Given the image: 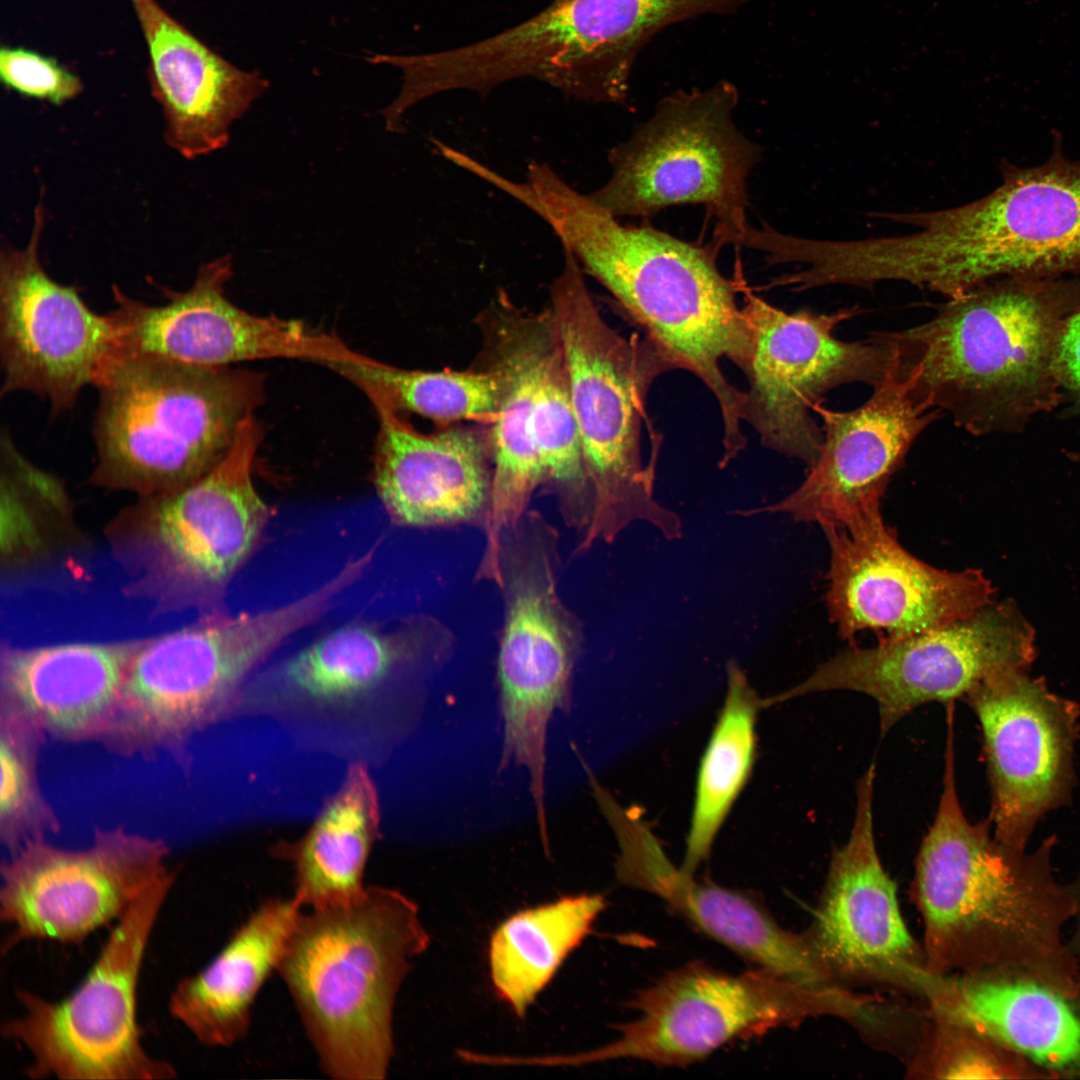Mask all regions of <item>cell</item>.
<instances>
[{
  "label": "cell",
  "mask_w": 1080,
  "mask_h": 1080,
  "mask_svg": "<svg viewBox=\"0 0 1080 1080\" xmlns=\"http://www.w3.org/2000/svg\"><path fill=\"white\" fill-rule=\"evenodd\" d=\"M97 486L139 496L196 481L228 452L264 394L263 376L110 349L98 362Z\"/></svg>",
  "instance_id": "5b68a950"
},
{
  "label": "cell",
  "mask_w": 1080,
  "mask_h": 1080,
  "mask_svg": "<svg viewBox=\"0 0 1080 1080\" xmlns=\"http://www.w3.org/2000/svg\"><path fill=\"white\" fill-rule=\"evenodd\" d=\"M528 207L673 367L706 385L721 412L723 441L741 443L746 393L727 379L721 363L730 360L746 374L754 341L736 287L718 270L712 250L650 226H623L554 171L534 181Z\"/></svg>",
  "instance_id": "7a4b0ae2"
},
{
  "label": "cell",
  "mask_w": 1080,
  "mask_h": 1080,
  "mask_svg": "<svg viewBox=\"0 0 1080 1080\" xmlns=\"http://www.w3.org/2000/svg\"><path fill=\"white\" fill-rule=\"evenodd\" d=\"M606 907L600 894H577L519 910L492 932L488 963L493 989L523 1019Z\"/></svg>",
  "instance_id": "4dcf8cb0"
},
{
  "label": "cell",
  "mask_w": 1080,
  "mask_h": 1080,
  "mask_svg": "<svg viewBox=\"0 0 1080 1080\" xmlns=\"http://www.w3.org/2000/svg\"><path fill=\"white\" fill-rule=\"evenodd\" d=\"M724 706L703 754L686 852L681 869L693 875L709 854L714 839L753 767L758 709L764 704L735 662L727 667Z\"/></svg>",
  "instance_id": "1f68e13d"
},
{
  "label": "cell",
  "mask_w": 1080,
  "mask_h": 1080,
  "mask_svg": "<svg viewBox=\"0 0 1080 1080\" xmlns=\"http://www.w3.org/2000/svg\"><path fill=\"white\" fill-rule=\"evenodd\" d=\"M907 1074L914 1079L1021 1077L1016 1053L945 1012L927 1007Z\"/></svg>",
  "instance_id": "d590c367"
},
{
  "label": "cell",
  "mask_w": 1080,
  "mask_h": 1080,
  "mask_svg": "<svg viewBox=\"0 0 1080 1080\" xmlns=\"http://www.w3.org/2000/svg\"><path fill=\"white\" fill-rule=\"evenodd\" d=\"M419 629L386 632L367 623H350L313 641L282 668L295 692L321 702L349 700L381 684L409 659L423 638Z\"/></svg>",
  "instance_id": "d6a6232c"
},
{
  "label": "cell",
  "mask_w": 1080,
  "mask_h": 1080,
  "mask_svg": "<svg viewBox=\"0 0 1080 1080\" xmlns=\"http://www.w3.org/2000/svg\"><path fill=\"white\" fill-rule=\"evenodd\" d=\"M483 366L500 379L496 416L488 435L492 482L482 565L500 564L502 542L521 521L537 487L545 483L534 437V402L539 365L554 332L549 308H520L501 293L478 318Z\"/></svg>",
  "instance_id": "603a6c76"
},
{
  "label": "cell",
  "mask_w": 1080,
  "mask_h": 1080,
  "mask_svg": "<svg viewBox=\"0 0 1080 1080\" xmlns=\"http://www.w3.org/2000/svg\"><path fill=\"white\" fill-rule=\"evenodd\" d=\"M550 287V306L569 376L593 508L579 551L612 542L635 521L666 539L682 536L679 516L654 499V465H644L646 398L654 380L673 369L647 337L625 338L602 318L567 249Z\"/></svg>",
  "instance_id": "8992f818"
},
{
  "label": "cell",
  "mask_w": 1080,
  "mask_h": 1080,
  "mask_svg": "<svg viewBox=\"0 0 1080 1080\" xmlns=\"http://www.w3.org/2000/svg\"><path fill=\"white\" fill-rule=\"evenodd\" d=\"M261 439L250 415L210 471L173 492L141 497L113 522V542L156 595L213 600L248 559L269 515L253 482Z\"/></svg>",
  "instance_id": "7c38bea8"
},
{
  "label": "cell",
  "mask_w": 1080,
  "mask_h": 1080,
  "mask_svg": "<svg viewBox=\"0 0 1080 1080\" xmlns=\"http://www.w3.org/2000/svg\"><path fill=\"white\" fill-rule=\"evenodd\" d=\"M1070 890H1071L1072 895L1074 896V899H1075V904H1076L1075 915L1076 914L1079 915L1078 942L1080 943V876H1079V879L1077 880L1074 888H1070ZM1079 946H1080V944H1079Z\"/></svg>",
  "instance_id": "ab89813d"
},
{
  "label": "cell",
  "mask_w": 1080,
  "mask_h": 1080,
  "mask_svg": "<svg viewBox=\"0 0 1080 1080\" xmlns=\"http://www.w3.org/2000/svg\"><path fill=\"white\" fill-rule=\"evenodd\" d=\"M1057 370L1063 392H1067L1080 410V309L1066 321L1062 330Z\"/></svg>",
  "instance_id": "f35d334b"
},
{
  "label": "cell",
  "mask_w": 1080,
  "mask_h": 1080,
  "mask_svg": "<svg viewBox=\"0 0 1080 1080\" xmlns=\"http://www.w3.org/2000/svg\"><path fill=\"white\" fill-rule=\"evenodd\" d=\"M42 738L25 722L1 712L0 834L9 850L58 828L36 777V752Z\"/></svg>",
  "instance_id": "8d00e7d4"
},
{
  "label": "cell",
  "mask_w": 1080,
  "mask_h": 1080,
  "mask_svg": "<svg viewBox=\"0 0 1080 1080\" xmlns=\"http://www.w3.org/2000/svg\"><path fill=\"white\" fill-rule=\"evenodd\" d=\"M1 865L0 916L6 949L32 939L77 943L119 920L151 886L173 873L161 840L118 826L96 830L84 848L44 838L9 850Z\"/></svg>",
  "instance_id": "2e32d148"
},
{
  "label": "cell",
  "mask_w": 1080,
  "mask_h": 1080,
  "mask_svg": "<svg viewBox=\"0 0 1080 1080\" xmlns=\"http://www.w3.org/2000/svg\"><path fill=\"white\" fill-rule=\"evenodd\" d=\"M1067 456H1069L1072 460H1074L1075 462L1080 464V452H1075V451L1068 452Z\"/></svg>",
  "instance_id": "60d3db41"
},
{
  "label": "cell",
  "mask_w": 1080,
  "mask_h": 1080,
  "mask_svg": "<svg viewBox=\"0 0 1080 1080\" xmlns=\"http://www.w3.org/2000/svg\"><path fill=\"white\" fill-rule=\"evenodd\" d=\"M744 317L754 352L745 374L744 421L768 449L810 467L823 442L814 408L831 390L852 383L876 386L892 358L891 348L873 337L847 342L836 337L840 324L855 317L857 306L831 313H788L751 292Z\"/></svg>",
  "instance_id": "9a60e30c"
},
{
  "label": "cell",
  "mask_w": 1080,
  "mask_h": 1080,
  "mask_svg": "<svg viewBox=\"0 0 1080 1080\" xmlns=\"http://www.w3.org/2000/svg\"><path fill=\"white\" fill-rule=\"evenodd\" d=\"M823 442L803 482L782 500L737 512L785 513L824 528L853 529L881 517L889 482L903 467L918 436L943 413L918 404L895 368L893 353L883 379L859 407L814 408Z\"/></svg>",
  "instance_id": "7402d4cb"
},
{
  "label": "cell",
  "mask_w": 1080,
  "mask_h": 1080,
  "mask_svg": "<svg viewBox=\"0 0 1080 1080\" xmlns=\"http://www.w3.org/2000/svg\"><path fill=\"white\" fill-rule=\"evenodd\" d=\"M429 944L418 905L393 888L301 913L277 972L328 1076L386 1077L396 998Z\"/></svg>",
  "instance_id": "277c9868"
},
{
  "label": "cell",
  "mask_w": 1080,
  "mask_h": 1080,
  "mask_svg": "<svg viewBox=\"0 0 1080 1080\" xmlns=\"http://www.w3.org/2000/svg\"><path fill=\"white\" fill-rule=\"evenodd\" d=\"M1035 658L1031 624L1012 601L991 603L947 627L876 646L849 647L798 685L771 697L778 703L810 693L852 691L871 697L881 735L914 709L964 698L989 674L1026 671Z\"/></svg>",
  "instance_id": "5bb4252c"
},
{
  "label": "cell",
  "mask_w": 1080,
  "mask_h": 1080,
  "mask_svg": "<svg viewBox=\"0 0 1080 1080\" xmlns=\"http://www.w3.org/2000/svg\"><path fill=\"white\" fill-rule=\"evenodd\" d=\"M0 78L26 97L64 104L82 91L80 79L55 59L22 47H1Z\"/></svg>",
  "instance_id": "74e56055"
},
{
  "label": "cell",
  "mask_w": 1080,
  "mask_h": 1080,
  "mask_svg": "<svg viewBox=\"0 0 1080 1080\" xmlns=\"http://www.w3.org/2000/svg\"><path fill=\"white\" fill-rule=\"evenodd\" d=\"M346 588L337 574L278 608L207 617L141 641L102 741L127 755L177 750L224 711L257 664L321 617Z\"/></svg>",
  "instance_id": "ba28073f"
},
{
  "label": "cell",
  "mask_w": 1080,
  "mask_h": 1080,
  "mask_svg": "<svg viewBox=\"0 0 1080 1080\" xmlns=\"http://www.w3.org/2000/svg\"><path fill=\"white\" fill-rule=\"evenodd\" d=\"M327 366L361 389L378 392L396 410L416 413L439 427L462 421L490 426L496 416L500 379L485 366L462 371L407 370L370 357Z\"/></svg>",
  "instance_id": "836d02e7"
},
{
  "label": "cell",
  "mask_w": 1080,
  "mask_h": 1080,
  "mask_svg": "<svg viewBox=\"0 0 1080 1080\" xmlns=\"http://www.w3.org/2000/svg\"><path fill=\"white\" fill-rule=\"evenodd\" d=\"M875 777L871 763L857 781L848 839L833 851L805 933L834 984L850 990L888 989L925 1002L938 975L929 971L922 944L904 921L895 883L877 850Z\"/></svg>",
  "instance_id": "e0dca14e"
},
{
  "label": "cell",
  "mask_w": 1080,
  "mask_h": 1080,
  "mask_svg": "<svg viewBox=\"0 0 1080 1080\" xmlns=\"http://www.w3.org/2000/svg\"><path fill=\"white\" fill-rule=\"evenodd\" d=\"M1001 184L967 204L900 213L916 228L895 256L915 286L947 299L1007 277H1080V161L1058 143L1041 164L1001 166Z\"/></svg>",
  "instance_id": "52a82bcc"
},
{
  "label": "cell",
  "mask_w": 1080,
  "mask_h": 1080,
  "mask_svg": "<svg viewBox=\"0 0 1080 1080\" xmlns=\"http://www.w3.org/2000/svg\"><path fill=\"white\" fill-rule=\"evenodd\" d=\"M150 58L153 97L166 143L186 159L223 148L229 128L268 87L194 36L156 0H131Z\"/></svg>",
  "instance_id": "484cf974"
},
{
  "label": "cell",
  "mask_w": 1080,
  "mask_h": 1080,
  "mask_svg": "<svg viewBox=\"0 0 1080 1080\" xmlns=\"http://www.w3.org/2000/svg\"><path fill=\"white\" fill-rule=\"evenodd\" d=\"M379 819L375 785L366 767L355 763L308 833L290 848L293 897L302 908L345 903L364 891V871Z\"/></svg>",
  "instance_id": "f546056e"
},
{
  "label": "cell",
  "mask_w": 1080,
  "mask_h": 1080,
  "mask_svg": "<svg viewBox=\"0 0 1080 1080\" xmlns=\"http://www.w3.org/2000/svg\"><path fill=\"white\" fill-rule=\"evenodd\" d=\"M45 223L43 201L34 210L30 239L22 249L0 255L1 395L35 394L54 415L70 410L92 384L99 360L110 350L113 328L74 287L44 270L39 244Z\"/></svg>",
  "instance_id": "44dd1931"
},
{
  "label": "cell",
  "mask_w": 1080,
  "mask_h": 1080,
  "mask_svg": "<svg viewBox=\"0 0 1080 1080\" xmlns=\"http://www.w3.org/2000/svg\"><path fill=\"white\" fill-rule=\"evenodd\" d=\"M738 99L726 80L664 97L609 151L611 175L590 197L615 217L699 204L716 220L718 245L737 246L750 225L747 179L762 153L736 126Z\"/></svg>",
  "instance_id": "30bf717a"
},
{
  "label": "cell",
  "mask_w": 1080,
  "mask_h": 1080,
  "mask_svg": "<svg viewBox=\"0 0 1080 1080\" xmlns=\"http://www.w3.org/2000/svg\"><path fill=\"white\" fill-rule=\"evenodd\" d=\"M1079 309L1080 277H1007L947 299L926 322L872 335L918 404L976 436L1015 433L1063 398L1058 345Z\"/></svg>",
  "instance_id": "3957f363"
},
{
  "label": "cell",
  "mask_w": 1080,
  "mask_h": 1080,
  "mask_svg": "<svg viewBox=\"0 0 1080 1080\" xmlns=\"http://www.w3.org/2000/svg\"><path fill=\"white\" fill-rule=\"evenodd\" d=\"M830 564L825 602L843 640L862 631L882 639L938 630L993 603L978 569L948 571L909 553L882 516L853 529L824 528Z\"/></svg>",
  "instance_id": "ffe728a7"
},
{
  "label": "cell",
  "mask_w": 1080,
  "mask_h": 1080,
  "mask_svg": "<svg viewBox=\"0 0 1080 1080\" xmlns=\"http://www.w3.org/2000/svg\"><path fill=\"white\" fill-rule=\"evenodd\" d=\"M867 1004V996L854 990L807 987L764 968L732 975L693 961L629 1001L638 1017L618 1025L614 1041L575 1054L528 1056L527 1062L575 1067L630 1058L687 1066L731 1041L810 1018L832 1016L855 1024Z\"/></svg>",
  "instance_id": "9c48e42d"
},
{
  "label": "cell",
  "mask_w": 1080,
  "mask_h": 1080,
  "mask_svg": "<svg viewBox=\"0 0 1080 1080\" xmlns=\"http://www.w3.org/2000/svg\"><path fill=\"white\" fill-rule=\"evenodd\" d=\"M1072 998L999 972L940 976L926 1006L1056 1072H1080V1014Z\"/></svg>",
  "instance_id": "f1b7e54d"
},
{
  "label": "cell",
  "mask_w": 1080,
  "mask_h": 1080,
  "mask_svg": "<svg viewBox=\"0 0 1080 1080\" xmlns=\"http://www.w3.org/2000/svg\"><path fill=\"white\" fill-rule=\"evenodd\" d=\"M302 909L293 896L261 904L202 970L176 985L169 998L171 1015L204 1045L224 1047L241 1040L256 997L277 971Z\"/></svg>",
  "instance_id": "83f0119b"
},
{
  "label": "cell",
  "mask_w": 1080,
  "mask_h": 1080,
  "mask_svg": "<svg viewBox=\"0 0 1080 1080\" xmlns=\"http://www.w3.org/2000/svg\"><path fill=\"white\" fill-rule=\"evenodd\" d=\"M362 390L379 420L373 474L391 519L432 527L485 517L492 482L488 435L455 424L422 433L378 392Z\"/></svg>",
  "instance_id": "d4e9b609"
},
{
  "label": "cell",
  "mask_w": 1080,
  "mask_h": 1080,
  "mask_svg": "<svg viewBox=\"0 0 1080 1080\" xmlns=\"http://www.w3.org/2000/svg\"><path fill=\"white\" fill-rule=\"evenodd\" d=\"M232 257L201 265L183 292L149 305L113 286L115 307L108 312L113 328L111 349L148 353L202 365L231 366L242 361L296 358L324 365L359 357L340 337L303 321L259 316L233 304L225 285L233 274Z\"/></svg>",
  "instance_id": "d6986e66"
},
{
  "label": "cell",
  "mask_w": 1080,
  "mask_h": 1080,
  "mask_svg": "<svg viewBox=\"0 0 1080 1080\" xmlns=\"http://www.w3.org/2000/svg\"><path fill=\"white\" fill-rule=\"evenodd\" d=\"M140 644L68 642L7 650L1 662V712L43 737L102 741Z\"/></svg>",
  "instance_id": "4316f807"
},
{
  "label": "cell",
  "mask_w": 1080,
  "mask_h": 1080,
  "mask_svg": "<svg viewBox=\"0 0 1080 1080\" xmlns=\"http://www.w3.org/2000/svg\"><path fill=\"white\" fill-rule=\"evenodd\" d=\"M175 881L151 886L117 920L85 979L52 1001L18 990L20 1013L3 1035L32 1058V1078L154 1080L175 1077L167 1062L144 1049L137 1022V989L148 943Z\"/></svg>",
  "instance_id": "8fae6325"
},
{
  "label": "cell",
  "mask_w": 1080,
  "mask_h": 1080,
  "mask_svg": "<svg viewBox=\"0 0 1080 1080\" xmlns=\"http://www.w3.org/2000/svg\"><path fill=\"white\" fill-rule=\"evenodd\" d=\"M963 699L981 727L994 837L1026 849L1039 820L1071 801L1079 705L1013 668L989 674Z\"/></svg>",
  "instance_id": "ac0fdd59"
},
{
  "label": "cell",
  "mask_w": 1080,
  "mask_h": 1080,
  "mask_svg": "<svg viewBox=\"0 0 1080 1080\" xmlns=\"http://www.w3.org/2000/svg\"><path fill=\"white\" fill-rule=\"evenodd\" d=\"M953 732L947 728L942 792L911 886L927 967L938 976L1012 974L1075 998L1080 966L1062 928L1076 904L1052 872L1057 838L1027 852L996 840L989 818L972 823L966 817L956 789Z\"/></svg>",
  "instance_id": "6da1fadb"
},
{
  "label": "cell",
  "mask_w": 1080,
  "mask_h": 1080,
  "mask_svg": "<svg viewBox=\"0 0 1080 1080\" xmlns=\"http://www.w3.org/2000/svg\"><path fill=\"white\" fill-rule=\"evenodd\" d=\"M509 532L501 550L505 619L497 677L503 717L499 769L512 761L530 776L537 822L545 824L546 735L569 705L578 631L556 589L553 534L536 517Z\"/></svg>",
  "instance_id": "4fadbf2b"
},
{
  "label": "cell",
  "mask_w": 1080,
  "mask_h": 1080,
  "mask_svg": "<svg viewBox=\"0 0 1080 1080\" xmlns=\"http://www.w3.org/2000/svg\"><path fill=\"white\" fill-rule=\"evenodd\" d=\"M614 831L620 848L616 861L619 882L660 898L696 930L758 968L807 987L835 986L805 932L783 928L751 895L694 880L670 862L640 817L622 820Z\"/></svg>",
  "instance_id": "cb8c5ba5"
},
{
  "label": "cell",
  "mask_w": 1080,
  "mask_h": 1080,
  "mask_svg": "<svg viewBox=\"0 0 1080 1080\" xmlns=\"http://www.w3.org/2000/svg\"><path fill=\"white\" fill-rule=\"evenodd\" d=\"M533 423L545 483L567 495L570 521L586 529L593 497L556 325L539 365Z\"/></svg>",
  "instance_id": "e575fe53"
}]
</instances>
